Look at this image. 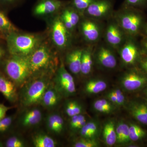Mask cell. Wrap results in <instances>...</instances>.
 <instances>
[{
    "instance_id": "52a82bcc",
    "label": "cell",
    "mask_w": 147,
    "mask_h": 147,
    "mask_svg": "<svg viewBox=\"0 0 147 147\" xmlns=\"http://www.w3.org/2000/svg\"><path fill=\"white\" fill-rule=\"evenodd\" d=\"M69 1L62 0H38L32 9L36 18L48 20L59 14Z\"/></svg>"
},
{
    "instance_id": "bcb514c9",
    "label": "cell",
    "mask_w": 147,
    "mask_h": 147,
    "mask_svg": "<svg viewBox=\"0 0 147 147\" xmlns=\"http://www.w3.org/2000/svg\"><path fill=\"white\" fill-rule=\"evenodd\" d=\"M145 32L146 34L147 35V24L146 25V27L145 28Z\"/></svg>"
},
{
    "instance_id": "7402d4cb",
    "label": "cell",
    "mask_w": 147,
    "mask_h": 147,
    "mask_svg": "<svg viewBox=\"0 0 147 147\" xmlns=\"http://www.w3.org/2000/svg\"><path fill=\"white\" fill-rule=\"evenodd\" d=\"M102 137L106 145L112 146L117 142L116 126L113 121H108L103 129Z\"/></svg>"
},
{
    "instance_id": "f35d334b",
    "label": "cell",
    "mask_w": 147,
    "mask_h": 147,
    "mask_svg": "<svg viewBox=\"0 0 147 147\" xmlns=\"http://www.w3.org/2000/svg\"><path fill=\"white\" fill-rule=\"evenodd\" d=\"M86 124L94 137L98 132V125L94 121H91L87 122Z\"/></svg>"
},
{
    "instance_id": "ffe728a7",
    "label": "cell",
    "mask_w": 147,
    "mask_h": 147,
    "mask_svg": "<svg viewBox=\"0 0 147 147\" xmlns=\"http://www.w3.org/2000/svg\"><path fill=\"white\" fill-rule=\"evenodd\" d=\"M45 123L47 129L51 133L59 134L63 131L64 122L63 118L59 114L53 113L48 115Z\"/></svg>"
},
{
    "instance_id": "4fadbf2b",
    "label": "cell",
    "mask_w": 147,
    "mask_h": 147,
    "mask_svg": "<svg viewBox=\"0 0 147 147\" xmlns=\"http://www.w3.org/2000/svg\"><path fill=\"white\" fill-rule=\"evenodd\" d=\"M147 84V76L135 70L126 72L121 79L122 86L128 91L137 90Z\"/></svg>"
},
{
    "instance_id": "e575fe53",
    "label": "cell",
    "mask_w": 147,
    "mask_h": 147,
    "mask_svg": "<svg viewBox=\"0 0 147 147\" xmlns=\"http://www.w3.org/2000/svg\"><path fill=\"white\" fill-rule=\"evenodd\" d=\"M93 106L94 109L98 113H103V114H109V113H112L113 111V110L105 107L102 104H100L99 102H98L97 100L94 102Z\"/></svg>"
},
{
    "instance_id": "5b68a950",
    "label": "cell",
    "mask_w": 147,
    "mask_h": 147,
    "mask_svg": "<svg viewBox=\"0 0 147 147\" xmlns=\"http://www.w3.org/2000/svg\"><path fill=\"white\" fill-rule=\"evenodd\" d=\"M116 13L115 21L127 36L131 38L139 34L144 20L137 9L123 6Z\"/></svg>"
},
{
    "instance_id": "8fae6325",
    "label": "cell",
    "mask_w": 147,
    "mask_h": 147,
    "mask_svg": "<svg viewBox=\"0 0 147 147\" xmlns=\"http://www.w3.org/2000/svg\"><path fill=\"white\" fill-rule=\"evenodd\" d=\"M104 36L108 46L114 49H118L128 37L115 19L108 24Z\"/></svg>"
},
{
    "instance_id": "5bb4252c",
    "label": "cell",
    "mask_w": 147,
    "mask_h": 147,
    "mask_svg": "<svg viewBox=\"0 0 147 147\" xmlns=\"http://www.w3.org/2000/svg\"><path fill=\"white\" fill-rule=\"evenodd\" d=\"M110 47L102 45L99 46L95 53L97 63L105 68H115L117 65L116 57Z\"/></svg>"
},
{
    "instance_id": "4dcf8cb0",
    "label": "cell",
    "mask_w": 147,
    "mask_h": 147,
    "mask_svg": "<svg viewBox=\"0 0 147 147\" xmlns=\"http://www.w3.org/2000/svg\"><path fill=\"white\" fill-rule=\"evenodd\" d=\"M6 146L7 147H24L26 146V143L20 137H11L6 142Z\"/></svg>"
},
{
    "instance_id": "ac0fdd59",
    "label": "cell",
    "mask_w": 147,
    "mask_h": 147,
    "mask_svg": "<svg viewBox=\"0 0 147 147\" xmlns=\"http://www.w3.org/2000/svg\"><path fill=\"white\" fill-rule=\"evenodd\" d=\"M61 95L55 86H49L44 93L40 104L44 108H55L60 101Z\"/></svg>"
},
{
    "instance_id": "60d3db41",
    "label": "cell",
    "mask_w": 147,
    "mask_h": 147,
    "mask_svg": "<svg viewBox=\"0 0 147 147\" xmlns=\"http://www.w3.org/2000/svg\"><path fill=\"white\" fill-rule=\"evenodd\" d=\"M107 97L108 98V100H110V102L113 103V104L115 105H117V98L115 94L113 92V91H111L109 92L107 94Z\"/></svg>"
},
{
    "instance_id": "ee69618b",
    "label": "cell",
    "mask_w": 147,
    "mask_h": 147,
    "mask_svg": "<svg viewBox=\"0 0 147 147\" xmlns=\"http://www.w3.org/2000/svg\"><path fill=\"white\" fill-rule=\"evenodd\" d=\"M142 45L144 50L147 53V36L145 37L142 40Z\"/></svg>"
},
{
    "instance_id": "d590c367",
    "label": "cell",
    "mask_w": 147,
    "mask_h": 147,
    "mask_svg": "<svg viewBox=\"0 0 147 147\" xmlns=\"http://www.w3.org/2000/svg\"><path fill=\"white\" fill-rule=\"evenodd\" d=\"M115 94L117 98V105H123L125 102V97L121 90L115 89L112 91Z\"/></svg>"
},
{
    "instance_id": "9a60e30c",
    "label": "cell",
    "mask_w": 147,
    "mask_h": 147,
    "mask_svg": "<svg viewBox=\"0 0 147 147\" xmlns=\"http://www.w3.org/2000/svg\"><path fill=\"white\" fill-rule=\"evenodd\" d=\"M83 49L75 48L68 51L65 57V63L70 72L75 75L81 73V63Z\"/></svg>"
},
{
    "instance_id": "1f68e13d",
    "label": "cell",
    "mask_w": 147,
    "mask_h": 147,
    "mask_svg": "<svg viewBox=\"0 0 147 147\" xmlns=\"http://www.w3.org/2000/svg\"><path fill=\"white\" fill-rule=\"evenodd\" d=\"M147 5V0H125L123 6L136 8L144 7Z\"/></svg>"
},
{
    "instance_id": "ba28073f",
    "label": "cell",
    "mask_w": 147,
    "mask_h": 147,
    "mask_svg": "<svg viewBox=\"0 0 147 147\" xmlns=\"http://www.w3.org/2000/svg\"><path fill=\"white\" fill-rule=\"evenodd\" d=\"M54 82L55 88L62 96L67 97L72 95L76 92V86L73 76L65 68L61 59L55 72Z\"/></svg>"
},
{
    "instance_id": "44dd1931",
    "label": "cell",
    "mask_w": 147,
    "mask_h": 147,
    "mask_svg": "<svg viewBox=\"0 0 147 147\" xmlns=\"http://www.w3.org/2000/svg\"><path fill=\"white\" fill-rule=\"evenodd\" d=\"M18 31V28L9 20L6 11L0 7V33L5 37L9 34Z\"/></svg>"
},
{
    "instance_id": "b9f144b4",
    "label": "cell",
    "mask_w": 147,
    "mask_h": 147,
    "mask_svg": "<svg viewBox=\"0 0 147 147\" xmlns=\"http://www.w3.org/2000/svg\"><path fill=\"white\" fill-rule=\"evenodd\" d=\"M140 66L142 69L147 73V57L141 60Z\"/></svg>"
},
{
    "instance_id": "4316f807",
    "label": "cell",
    "mask_w": 147,
    "mask_h": 147,
    "mask_svg": "<svg viewBox=\"0 0 147 147\" xmlns=\"http://www.w3.org/2000/svg\"><path fill=\"white\" fill-rule=\"evenodd\" d=\"M129 139L133 142L139 141L146 135L145 130L135 124L131 123L129 125Z\"/></svg>"
},
{
    "instance_id": "ab89813d",
    "label": "cell",
    "mask_w": 147,
    "mask_h": 147,
    "mask_svg": "<svg viewBox=\"0 0 147 147\" xmlns=\"http://www.w3.org/2000/svg\"><path fill=\"white\" fill-rule=\"evenodd\" d=\"M11 108L3 104H0V120L5 117L7 112Z\"/></svg>"
},
{
    "instance_id": "8d00e7d4",
    "label": "cell",
    "mask_w": 147,
    "mask_h": 147,
    "mask_svg": "<svg viewBox=\"0 0 147 147\" xmlns=\"http://www.w3.org/2000/svg\"><path fill=\"white\" fill-rule=\"evenodd\" d=\"M81 115H76L71 117V119L69 121V127L71 130L74 131H76V127L78 125L80 119H81Z\"/></svg>"
},
{
    "instance_id": "d6986e66",
    "label": "cell",
    "mask_w": 147,
    "mask_h": 147,
    "mask_svg": "<svg viewBox=\"0 0 147 147\" xmlns=\"http://www.w3.org/2000/svg\"><path fill=\"white\" fill-rule=\"evenodd\" d=\"M128 110L130 115L136 120L147 125V103L141 102H130Z\"/></svg>"
},
{
    "instance_id": "d6a6232c",
    "label": "cell",
    "mask_w": 147,
    "mask_h": 147,
    "mask_svg": "<svg viewBox=\"0 0 147 147\" xmlns=\"http://www.w3.org/2000/svg\"><path fill=\"white\" fill-rule=\"evenodd\" d=\"M130 139L129 137V125L121 122V139L119 142V144H127L130 142Z\"/></svg>"
},
{
    "instance_id": "603a6c76",
    "label": "cell",
    "mask_w": 147,
    "mask_h": 147,
    "mask_svg": "<svg viewBox=\"0 0 147 147\" xmlns=\"http://www.w3.org/2000/svg\"><path fill=\"white\" fill-rule=\"evenodd\" d=\"M107 87V83L104 80L99 79H91L86 83L85 91L88 94H97L105 90Z\"/></svg>"
},
{
    "instance_id": "3957f363",
    "label": "cell",
    "mask_w": 147,
    "mask_h": 147,
    "mask_svg": "<svg viewBox=\"0 0 147 147\" xmlns=\"http://www.w3.org/2000/svg\"><path fill=\"white\" fill-rule=\"evenodd\" d=\"M59 13L47 21L49 41L55 50L62 52L71 47L72 33L64 25Z\"/></svg>"
},
{
    "instance_id": "7c38bea8",
    "label": "cell",
    "mask_w": 147,
    "mask_h": 147,
    "mask_svg": "<svg viewBox=\"0 0 147 147\" xmlns=\"http://www.w3.org/2000/svg\"><path fill=\"white\" fill-rule=\"evenodd\" d=\"M122 61L125 65H133L139 57L140 52L138 46L131 37H127L123 45L119 49Z\"/></svg>"
},
{
    "instance_id": "d4e9b609",
    "label": "cell",
    "mask_w": 147,
    "mask_h": 147,
    "mask_svg": "<svg viewBox=\"0 0 147 147\" xmlns=\"http://www.w3.org/2000/svg\"><path fill=\"white\" fill-rule=\"evenodd\" d=\"M91 49L90 48L83 49L81 73L84 75L90 74L92 69L93 61Z\"/></svg>"
},
{
    "instance_id": "f1b7e54d",
    "label": "cell",
    "mask_w": 147,
    "mask_h": 147,
    "mask_svg": "<svg viewBox=\"0 0 147 147\" xmlns=\"http://www.w3.org/2000/svg\"><path fill=\"white\" fill-rule=\"evenodd\" d=\"M26 0H0V7L6 11L23 4Z\"/></svg>"
},
{
    "instance_id": "f546056e",
    "label": "cell",
    "mask_w": 147,
    "mask_h": 147,
    "mask_svg": "<svg viewBox=\"0 0 147 147\" xmlns=\"http://www.w3.org/2000/svg\"><path fill=\"white\" fill-rule=\"evenodd\" d=\"M98 146V143L94 139L82 137L73 145V147H96Z\"/></svg>"
},
{
    "instance_id": "83f0119b",
    "label": "cell",
    "mask_w": 147,
    "mask_h": 147,
    "mask_svg": "<svg viewBox=\"0 0 147 147\" xmlns=\"http://www.w3.org/2000/svg\"><path fill=\"white\" fill-rule=\"evenodd\" d=\"M94 0H71L70 5L83 17L84 13Z\"/></svg>"
},
{
    "instance_id": "cb8c5ba5",
    "label": "cell",
    "mask_w": 147,
    "mask_h": 147,
    "mask_svg": "<svg viewBox=\"0 0 147 147\" xmlns=\"http://www.w3.org/2000/svg\"><path fill=\"white\" fill-rule=\"evenodd\" d=\"M32 142L35 147H55L57 143L52 137L42 132H39L34 135Z\"/></svg>"
},
{
    "instance_id": "277c9868",
    "label": "cell",
    "mask_w": 147,
    "mask_h": 147,
    "mask_svg": "<svg viewBox=\"0 0 147 147\" xmlns=\"http://www.w3.org/2000/svg\"><path fill=\"white\" fill-rule=\"evenodd\" d=\"M4 70L15 85L23 86L32 76L29 57L10 55L5 63Z\"/></svg>"
},
{
    "instance_id": "6da1fadb",
    "label": "cell",
    "mask_w": 147,
    "mask_h": 147,
    "mask_svg": "<svg viewBox=\"0 0 147 147\" xmlns=\"http://www.w3.org/2000/svg\"><path fill=\"white\" fill-rule=\"evenodd\" d=\"M55 50L46 39L29 56L32 76H46L57 70L59 65Z\"/></svg>"
},
{
    "instance_id": "484cf974",
    "label": "cell",
    "mask_w": 147,
    "mask_h": 147,
    "mask_svg": "<svg viewBox=\"0 0 147 147\" xmlns=\"http://www.w3.org/2000/svg\"><path fill=\"white\" fill-rule=\"evenodd\" d=\"M65 111L69 117H72L76 115L82 114L83 111L82 105L76 100H69L66 103Z\"/></svg>"
},
{
    "instance_id": "8992f818",
    "label": "cell",
    "mask_w": 147,
    "mask_h": 147,
    "mask_svg": "<svg viewBox=\"0 0 147 147\" xmlns=\"http://www.w3.org/2000/svg\"><path fill=\"white\" fill-rule=\"evenodd\" d=\"M50 82L46 76H40L27 84L21 93V104L26 107L40 104Z\"/></svg>"
},
{
    "instance_id": "7dc6e473",
    "label": "cell",
    "mask_w": 147,
    "mask_h": 147,
    "mask_svg": "<svg viewBox=\"0 0 147 147\" xmlns=\"http://www.w3.org/2000/svg\"><path fill=\"white\" fill-rule=\"evenodd\" d=\"M145 93H146V95L147 96V88L146 89V91H145Z\"/></svg>"
},
{
    "instance_id": "9c48e42d",
    "label": "cell",
    "mask_w": 147,
    "mask_h": 147,
    "mask_svg": "<svg viewBox=\"0 0 147 147\" xmlns=\"http://www.w3.org/2000/svg\"><path fill=\"white\" fill-rule=\"evenodd\" d=\"M113 0H94L87 8L84 16L97 21L106 19L113 14Z\"/></svg>"
},
{
    "instance_id": "74e56055",
    "label": "cell",
    "mask_w": 147,
    "mask_h": 147,
    "mask_svg": "<svg viewBox=\"0 0 147 147\" xmlns=\"http://www.w3.org/2000/svg\"><path fill=\"white\" fill-rule=\"evenodd\" d=\"M85 125L79 130L80 134L82 138H87V139H93L94 137L92 132L88 128L86 124Z\"/></svg>"
},
{
    "instance_id": "7bdbcfd3",
    "label": "cell",
    "mask_w": 147,
    "mask_h": 147,
    "mask_svg": "<svg viewBox=\"0 0 147 147\" xmlns=\"http://www.w3.org/2000/svg\"><path fill=\"white\" fill-rule=\"evenodd\" d=\"M4 45L0 44V62L5 56L7 49Z\"/></svg>"
},
{
    "instance_id": "f6af8a7d",
    "label": "cell",
    "mask_w": 147,
    "mask_h": 147,
    "mask_svg": "<svg viewBox=\"0 0 147 147\" xmlns=\"http://www.w3.org/2000/svg\"><path fill=\"white\" fill-rule=\"evenodd\" d=\"M5 39V37L1 33H0V39Z\"/></svg>"
},
{
    "instance_id": "836d02e7",
    "label": "cell",
    "mask_w": 147,
    "mask_h": 147,
    "mask_svg": "<svg viewBox=\"0 0 147 147\" xmlns=\"http://www.w3.org/2000/svg\"><path fill=\"white\" fill-rule=\"evenodd\" d=\"M13 120V116L5 117L0 120V132H4L8 129Z\"/></svg>"
},
{
    "instance_id": "e0dca14e",
    "label": "cell",
    "mask_w": 147,
    "mask_h": 147,
    "mask_svg": "<svg viewBox=\"0 0 147 147\" xmlns=\"http://www.w3.org/2000/svg\"><path fill=\"white\" fill-rule=\"evenodd\" d=\"M42 112L37 108H32L22 115L20 123L23 127H32L39 124L42 119Z\"/></svg>"
},
{
    "instance_id": "7a4b0ae2",
    "label": "cell",
    "mask_w": 147,
    "mask_h": 147,
    "mask_svg": "<svg viewBox=\"0 0 147 147\" xmlns=\"http://www.w3.org/2000/svg\"><path fill=\"white\" fill-rule=\"evenodd\" d=\"M46 39L45 34L19 30L7 35L5 40L9 55L28 57Z\"/></svg>"
},
{
    "instance_id": "30bf717a",
    "label": "cell",
    "mask_w": 147,
    "mask_h": 147,
    "mask_svg": "<svg viewBox=\"0 0 147 147\" xmlns=\"http://www.w3.org/2000/svg\"><path fill=\"white\" fill-rule=\"evenodd\" d=\"M79 26L84 41L91 44L99 41L102 34V30L97 20L86 17L81 19Z\"/></svg>"
},
{
    "instance_id": "2e32d148",
    "label": "cell",
    "mask_w": 147,
    "mask_h": 147,
    "mask_svg": "<svg viewBox=\"0 0 147 147\" xmlns=\"http://www.w3.org/2000/svg\"><path fill=\"white\" fill-rule=\"evenodd\" d=\"M0 92L10 102H14L17 100L16 85L1 74H0Z\"/></svg>"
}]
</instances>
